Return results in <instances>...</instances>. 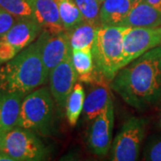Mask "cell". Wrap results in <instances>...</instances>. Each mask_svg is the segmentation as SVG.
Wrapping results in <instances>:
<instances>
[{
    "instance_id": "1",
    "label": "cell",
    "mask_w": 161,
    "mask_h": 161,
    "mask_svg": "<svg viewBox=\"0 0 161 161\" xmlns=\"http://www.w3.org/2000/svg\"><path fill=\"white\" fill-rule=\"evenodd\" d=\"M111 87L139 111L161 102V46L121 68L111 80Z\"/></svg>"
},
{
    "instance_id": "2",
    "label": "cell",
    "mask_w": 161,
    "mask_h": 161,
    "mask_svg": "<svg viewBox=\"0 0 161 161\" xmlns=\"http://www.w3.org/2000/svg\"><path fill=\"white\" fill-rule=\"evenodd\" d=\"M48 80L37 41L0 67V89L27 95Z\"/></svg>"
},
{
    "instance_id": "3",
    "label": "cell",
    "mask_w": 161,
    "mask_h": 161,
    "mask_svg": "<svg viewBox=\"0 0 161 161\" xmlns=\"http://www.w3.org/2000/svg\"><path fill=\"white\" fill-rule=\"evenodd\" d=\"M124 25H99L92 46L95 70L111 80L122 68L124 37L127 30Z\"/></svg>"
},
{
    "instance_id": "4",
    "label": "cell",
    "mask_w": 161,
    "mask_h": 161,
    "mask_svg": "<svg viewBox=\"0 0 161 161\" xmlns=\"http://www.w3.org/2000/svg\"><path fill=\"white\" fill-rule=\"evenodd\" d=\"M54 111L55 101L49 88L40 87L23 98L17 126L49 135L54 127Z\"/></svg>"
},
{
    "instance_id": "5",
    "label": "cell",
    "mask_w": 161,
    "mask_h": 161,
    "mask_svg": "<svg viewBox=\"0 0 161 161\" xmlns=\"http://www.w3.org/2000/svg\"><path fill=\"white\" fill-rule=\"evenodd\" d=\"M2 151L14 161H40L47 156V148L35 132L20 126L4 132Z\"/></svg>"
},
{
    "instance_id": "6",
    "label": "cell",
    "mask_w": 161,
    "mask_h": 161,
    "mask_svg": "<svg viewBox=\"0 0 161 161\" xmlns=\"http://www.w3.org/2000/svg\"><path fill=\"white\" fill-rule=\"evenodd\" d=\"M149 120L132 116L126 120L111 145L110 160H137Z\"/></svg>"
},
{
    "instance_id": "7",
    "label": "cell",
    "mask_w": 161,
    "mask_h": 161,
    "mask_svg": "<svg viewBox=\"0 0 161 161\" xmlns=\"http://www.w3.org/2000/svg\"><path fill=\"white\" fill-rule=\"evenodd\" d=\"M161 46V26L153 28L128 27L124 37L122 68L150 49Z\"/></svg>"
},
{
    "instance_id": "8",
    "label": "cell",
    "mask_w": 161,
    "mask_h": 161,
    "mask_svg": "<svg viewBox=\"0 0 161 161\" xmlns=\"http://www.w3.org/2000/svg\"><path fill=\"white\" fill-rule=\"evenodd\" d=\"M114 121V106L111 99L103 111L92 120L90 126L88 147L93 154L105 157L109 151L112 145Z\"/></svg>"
},
{
    "instance_id": "9",
    "label": "cell",
    "mask_w": 161,
    "mask_h": 161,
    "mask_svg": "<svg viewBox=\"0 0 161 161\" xmlns=\"http://www.w3.org/2000/svg\"><path fill=\"white\" fill-rule=\"evenodd\" d=\"M36 41L39 44L41 58L49 77L52 70L72 53L68 34L66 31L50 33L42 30Z\"/></svg>"
},
{
    "instance_id": "10",
    "label": "cell",
    "mask_w": 161,
    "mask_h": 161,
    "mask_svg": "<svg viewBox=\"0 0 161 161\" xmlns=\"http://www.w3.org/2000/svg\"><path fill=\"white\" fill-rule=\"evenodd\" d=\"M77 79L78 76L72 62V53L49 74V90L55 103L61 110L65 109L67 98Z\"/></svg>"
},
{
    "instance_id": "11",
    "label": "cell",
    "mask_w": 161,
    "mask_h": 161,
    "mask_svg": "<svg viewBox=\"0 0 161 161\" xmlns=\"http://www.w3.org/2000/svg\"><path fill=\"white\" fill-rule=\"evenodd\" d=\"M42 27L34 19H16L8 31L0 38L21 51L31 45L41 33Z\"/></svg>"
},
{
    "instance_id": "12",
    "label": "cell",
    "mask_w": 161,
    "mask_h": 161,
    "mask_svg": "<svg viewBox=\"0 0 161 161\" xmlns=\"http://www.w3.org/2000/svg\"><path fill=\"white\" fill-rule=\"evenodd\" d=\"M33 19L50 33L65 31L61 23L57 0H31Z\"/></svg>"
},
{
    "instance_id": "13",
    "label": "cell",
    "mask_w": 161,
    "mask_h": 161,
    "mask_svg": "<svg viewBox=\"0 0 161 161\" xmlns=\"http://www.w3.org/2000/svg\"><path fill=\"white\" fill-rule=\"evenodd\" d=\"M25 95L0 89V131L6 132L18 125L21 106Z\"/></svg>"
},
{
    "instance_id": "14",
    "label": "cell",
    "mask_w": 161,
    "mask_h": 161,
    "mask_svg": "<svg viewBox=\"0 0 161 161\" xmlns=\"http://www.w3.org/2000/svg\"><path fill=\"white\" fill-rule=\"evenodd\" d=\"M124 26L132 28H153L161 26V12L142 0H135Z\"/></svg>"
},
{
    "instance_id": "15",
    "label": "cell",
    "mask_w": 161,
    "mask_h": 161,
    "mask_svg": "<svg viewBox=\"0 0 161 161\" xmlns=\"http://www.w3.org/2000/svg\"><path fill=\"white\" fill-rule=\"evenodd\" d=\"M133 2L132 0H104L99 10V24L123 25Z\"/></svg>"
},
{
    "instance_id": "16",
    "label": "cell",
    "mask_w": 161,
    "mask_h": 161,
    "mask_svg": "<svg viewBox=\"0 0 161 161\" xmlns=\"http://www.w3.org/2000/svg\"><path fill=\"white\" fill-rule=\"evenodd\" d=\"M111 100L108 89L104 85L92 87L85 95L83 104V115L88 121H92L107 107Z\"/></svg>"
},
{
    "instance_id": "17",
    "label": "cell",
    "mask_w": 161,
    "mask_h": 161,
    "mask_svg": "<svg viewBox=\"0 0 161 161\" xmlns=\"http://www.w3.org/2000/svg\"><path fill=\"white\" fill-rule=\"evenodd\" d=\"M98 27V24L83 21L75 28L66 31L72 50L92 48Z\"/></svg>"
},
{
    "instance_id": "18",
    "label": "cell",
    "mask_w": 161,
    "mask_h": 161,
    "mask_svg": "<svg viewBox=\"0 0 161 161\" xmlns=\"http://www.w3.org/2000/svg\"><path fill=\"white\" fill-rule=\"evenodd\" d=\"M72 62L78 79L84 81L92 80L96 70L92 48L72 50Z\"/></svg>"
},
{
    "instance_id": "19",
    "label": "cell",
    "mask_w": 161,
    "mask_h": 161,
    "mask_svg": "<svg viewBox=\"0 0 161 161\" xmlns=\"http://www.w3.org/2000/svg\"><path fill=\"white\" fill-rule=\"evenodd\" d=\"M85 92L80 82H76L70 92L65 105V115L71 126H75L83 109Z\"/></svg>"
},
{
    "instance_id": "20",
    "label": "cell",
    "mask_w": 161,
    "mask_h": 161,
    "mask_svg": "<svg viewBox=\"0 0 161 161\" xmlns=\"http://www.w3.org/2000/svg\"><path fill=\"white\" fill-rule=\"evenodd\" d=\"M64 29L68 31L84 20L74 0H57Z\"/></svg>"
},
{
    "instance_id": "21",
    "label": "cell",
    "mask_w": 161,
    "mask_h": 161,
    "mask_svg": "<svg viewBox=\"0 0 161 161\" xmlns=\"http://www.w3.org/2000/svg\"><path fill=\"white\" fill-rule=\"evenodd\" d=\"M0 7L16 19H33L31 0H0Z\"/></svg>"
},
{
    "instance_id": "22",
    "label": "cell",
    "mask_w": 161,
    "mask_h": 161,
    "mask_svg": "<svg viewBox=\"0 0 161 161\" xmlns=\"http://www.w3.org/2000/svg\"><path fill=\"white\" fill-rule=\"evenodd\" d=\"M78 6L83 20L88 23L99 24V10L101 4L98 0H74Z\"/></svg>"
},
{
    "instance_id": "23",
    "label": "cell",
    "mask_w": 161,
    "mask_h": 161,
    "mask_svg": "<svg viewBox=\"0 0 161 161\" xmlns=\"http://www.w3.org/2000/svg\"><path fill=\"white\" fill-rule=\"evenodd\" d=\"M144 159L150 161H161V138L149 144L144 153Z\"/></svg>"
},
{
    "instance_id": "24",
    "label": "cell",
    "mask_w": 161,
    "mask_h": 161,
    "mask_svg": "<svg viewBox=\"0 0 161 161\" xmlns=\"http://www.w3.org/2000/svg\"><path fill=\"white\" fill-rule=\"evenodd\" d=\"M20 51L17 50L13 45L0 40V64H3L11 60Z\"/></svg>"
},
{
    "instance_id": "25",
    "label": "cell",
    "mask_w": 161,
    "mask_h": 161,
    "mask_svg": "<svg viewBox=\"0 0 161 161\" xmlns=\"http://www.w3.org/2000/svg\"><path fill=\"white\" fill-rule=\"evenodd\" d=\"M15 21L16 18L0 7V38L6 34Z\"/></svg>"
},
{
    "instance_id": "26",
    "label": "cell",
    "mask_w": 161,
    "mask_h": 161,
    "mask_svg": "<svg viewBox=\"0 0 161 161\" xmlns=\"http://www.w3.org/2000/svg\"><path fill=\"white\" fill-rule=\"evenodd\" d=\"M161 12V0H142Z\"/></svg>"
},
{
    "instance_id": "27",
    "label": "cell",
    "mask_w": 161,
    "mask_h": 161,
    "mask_svg": "<svg viewBox=\"0 0 161 161\" xmlns=\"http://www.w3.org/2000/svg\"><path fill=\"white\" fill-rule=\"evenodd\" d=\"M0 161H14L9 155H7L6 153L0 151Z\"/></svg>"
},
{
    "instance_id": "28",
    "label": "cell",
    "mask_w": 161,
    "mask_h": 161,
    "mask_svg": "<svg viewBox=\"0 0 161 161\" xmlns=\"http://www.w3.org/2000/svg\"><path fill=\"white\" fill-rule=\"evenodd\" d=\"M158 127L159 128V130H161V111L158 114V122H157Z\"/></svg>"
},
{
    "instance_id": "29",
    "label": "cell",
    "mask_w": 161,
    "mask_h": 161,
    "mask_svg": "<svg viewBox=\"0 0 161 161\" xmlns=\"http://www.w3.org/2000/svg\"><path fill=\"white\" fill-rule=\"evenodd\" d=\"M3 136H4V132L0 131V151H2V142H3Z\"/></svg>"
},
{
    "instance_id": "30",
    "label": "cell",
    "mask_w": 161,
    "mask_h": 161,
    "mask_svg": "<svg viewBox=\"0 0 161 161\" xmlns=\"http://www.w3.org/2000/svg\"><path fill=\"white\" fill-rule=\"evenodd\" d=\"M104 0H98V2H99V3H100V4H101V3H102V2H103Z\"/></svg>"
},
{
    "instance_id": "31",
    "label": "cell",
    "mask_w": 161,
    "mask_h": 161,
    "mask_svg": "<svg viewBox=\"0 0 161 161\" xmlns=\"http://www.w3.org/2000/svg\"><path fill=\"white\" fill-rule=\"evenodd\" d=\"M132 1H135V0H132Z\"/></svg>"
}]
</instances>
